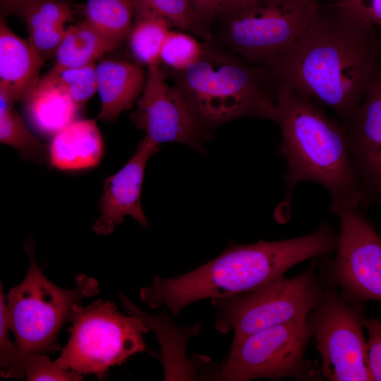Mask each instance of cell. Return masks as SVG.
Segmentation results:
<instances>
[{
    "mask_svg": "<svg viewBox=\"0 0 381 381\" xmlns=\"http://www.w3.org/2000/svg\"><path fill=\"white\" fill-rule=\"evenodd\" d=\"M381 59V32L334 6L318 9L286 53L264 68L285 84L332 109L343 125L361 104Z\"/></svg>",
    "mask_w": 381,
    "mask_h": 381,
    "instance_id": "cell-1",
    "label": "cell"
},
{
    "mask_svg": "<svg viewBox=\"0 0 381 381\" xmlns=\"http://www.w3.org/2000/svg\"><path fill=\"white\" fill-rule=\"evenodd\" d=\"M338 235L327 224L305 236L277 241L231 244L208 262L184 274L163 278L140 290L152 309L166 307L176 315L195 301L224 298L263 286L296 265L335 251Z\"/></svg>",
    "mask_w": 381,
    "mask_h": 381,
    "instance_id": "cell-2",
    "label": "cell"
},
{
    "mask_svg": "<svg viewBox=\"0 0 381 381\" xmlns=\"http://www.w3.org/2000/svg\"><path fill=\"white\" fill-rule=\"evenodd\" d=\"M274 84L277 123L282 135L279 152L287 164L283 203L289 208L295 186L312 181L327 190L334 214L357 210L365 197L353 165L344 126L329 117L310 97L285 84Z\"/></svg>",
    "mask_w": 381,
    "mask_h": 381,
    "instance_id": "cell-3",
    "label": "cell"
},
{
    "mask_svg": "<svg viewBox=\"0 0 381 381\" xmlns=\"http://www.w3.org/2000/svg\"><path fill=\"white\" fill-rule=\"evenodd\" d=\"M183 93L207 128L240 117L277 122L274 84L268 71L209 43L193 65L172 71Z\"/></svg>",
    "mask_w": 381,
    "mask_h": 381,
    "instance_id": "cell-4",
    "label": "cell"
},
{
    "mask_svg": "<svg viewBox=\"0 0 381 381\" xmlns=\"http://www.w3.org/2000/svg\"><path fill=\"white\" fill-rule=\"evenodd\" d=\"M25 249L30 266L24 279L7 295V317L10 330L16 337L18 358L2 377L23 378L27 358L35 353L60 350L59 332L70 321L75 307L86 298L97 296L98 282L87 274L75 277V286L65 289L52 282L39 267L32 239Z\"/></svg>",
    "mask_w": 381,
    "mask_h": 381,
    "instance_id": "cell-5",
    "label": "cell"
},
{
    "mask_svg": "<svg viewBox=\"0 0 381 381\" xmlns=\"http://www.w3.org/2000/svg\"><path fill=\"white\" fill-rule=\"evenodd\" d=\"M70 322L68 341L54 361L62 369L102 380L110 367L147 351L143 334L149 326L138 317L122 314L109 300L78 304Z\"/></svg>",
    "mask_w": 381,
    "mask_h": 381,
    "instance_id": "cell-6",
    "label": "cell"
},
{
    "mask_svg": "<svg viewBox=\"0 0 381 381\" xmlns=\"http://www.w3.org/2000/svg\"><path fill=\"white\" fill-rule=\"evenodd\" d=\"M326 287L312 263L294 277L283 275L253 290L211 298L218 310L215 327L223 333L234 330L231 347L236 346L265 328L307 320Z\"/></svg>",
    "mask_w": 381,
    "mask_h": 381,
    "instance_id": "cell-7",
    "label": "cell"
},
{
    "mask_svg": "<svg viewBox=\"0 0 381 381\" xmlns=\"http://www.w3.org/2000/svg\"><path fill=\"white\" fill-rule=\"evenodd\" d=\"M312 337L308 320L265 328L231 347L224 362L207 377L224 381L284 377L317 380L320 372L306 359Z\"/></svg>",
    "mask_w": 381,
    "mask_h": 381,
    "instance_id": "cell-8",
    "label": "cell"
},
{
    "mask_svg": "<svg viewBox=\"0 0 381 381\" xmlns=\"http://www.w3.org/2000/svg\"><path fill=\"white\" fill-rule=\"evenodd\" d=\"M320 0H261L255 7L229 16L223 30L231 49L249 64L266 68L303 34Z\"/></svg>",
    "mask_w": 381,
    "mask_h": 381,
    "instance_id": "cell-9",
    "label": "cell"
},
{
    "mask_svg": "<svg viewBox=\"0 0 381 381\" xmlns=\"http://www.w3.org/2000/svg\"><path fill=\"white\" fill-rule=\"evenodd\" d=\"M363 305L345 297L333 284L326 287L307 318L321 358L320 374L327 380H373L363 331Z\"/></svg>",
    "mask_w": 381,
    "mask_h": 381,
    "instance_id": "cell-10",
    "label": "cell"
},
{
    "mask_svg": "<svg viewBox=\"0 0 381 381\" xmlns=\"http://www.w3.org/2000/svg\"><path fill=\"white\" fill-rule=\"evenodd\" d=\"M339 231L329 279L353 301H381V237L357 210L337 215Z\"/></svg>",
    "mask_w": 381,
    "mask_h": 381,
    "instance_id": "cell-11",
    "label": "cell"
},
{
    "mask_svg": "<svg viewBox=\"0 0 381 381\" xmlns=\"http://www.w3.org/2000/svg\"><path fill=\"white\" fill-rule=\"evenodd\" d=\"M136 102L131 120L145 132V138L159 145L180 143L204 151L207 128L180 90L167 83L159 64L147 66L145 86Z\"/></svg>",
    "mask_w": 381,
    "mask_h": 381,
    "instance_id": "cell-12",
    "label": "cell"
},
{
    "mask_svg": "<svg viewBox=\"0 0 381 381\" xmlns=\"http://www.w3.org/2000/svg\"><path fill=\"white\" fill-rule=\"evenodd\" d=\"M355 172L365 198H381V59L367 91L344 125Z\"/></svg>",
    "mask_w": 381,
    "mask_h": 381,
    "instance_id": "cell-13",
    "label": "cell"
},
{
    "mask_svg": "<svg viewBox=\"0 0 381 381\" xmlns=\"http://www.w3.org/2000/svg\"><path fill=\"white\" fill-rule=\"evenodd\" d=\"M159 147L144 137L130 160L106 179L99 200L101 214L92 229L96 234H111L125 216L132 217L144 228H148L149 222L141 205V190L148 159Z\"/></svg>",
    "mask_w": 381,
    "mask_h": 381,
    "instance_id": "cell-14",
    "label": "cell"
},
{
    "mask_svg": "<svg viewBox=\"0 0 381 381\" xmlns=\"http://www.w3.org/2000/svg\"><path fill=\"white\" fill-rule=\"evenodd\" d=\"M44 61L31 45L0 18V95L24 102L36 89Z\"/></svg>",
    "mask_w": 381,
    "mask_h": 381,
    "instance_id": "cell-15",
    "label": "cell"
},
{
    "mask_svg": "<svg viewBox=\"0 0 381 381\" xmlns=\"http://www.w3.org/2000/svg\"><path fill=\"white\" fill-rule=\"evenodd\" d=\"M96 75L102 104L99 119L114 123L140 96L146 80L145 71L138 62L106 59L97 65Z\"/></svg>",
    "mask_w": 381,
    "mask_h": 381,
    "instance_id": "cell-16",
    "label": "cell"
},
{
    "mask_svg": "<svg viewBox=\"0 0 381 381\" xmlns=\"http://www.w3.org/2000/svg\"><path fill=\"white\" fill-rule=\"evenodd\" d=\"M102 155L103 143L95 119L75 120L53 136L49 147V163L63 170L94 167Z\"/></svg>",
    "mask_w": 381,
    "mask_h": 381,
    "instance_id": "cell-17",
    "label": "cell"
},
{
    "mask_svg": "<svg viewBox=\"0 0 381 381\" xmlns=\"http://www.w3.org/2000/svg\"><path fill=\"white\" fill-rule=\"evenodd\" d=\"M23 102L30 123L44 135L54 136L74 121L80 107L64 90L42 81Z\"/></svg>",
    "mask_w": 381,
    "mask_h": 381,
    "instance_id": "cell-18",
    "label": "cell"
},
{
    "mask_svg": "<svg viewBox=\"0 0 381 381\" xmlns=\"http://www.w3.org/2000/svg\"><path fill=\"white\" fill-rule=\"evenodd\" d=\"M72 18L70 5L64 0H49L33 6L27 13L28 39L45 61L56 56L66 32L64 25Z\"/></svg>",
    "mask_w": 381,
    "mask_h": 381,
    "instance_id": "cell-19",
    "label": "cell"
},
{
    "mask_svg": "<svg viewBox=\"0 0 381 381\" xmlns=\"http://www.w3.org/2000/svg\"><path fill=\"white\" fill-rule=\"evenodd\" d=\"M119 46L84 20L66 29L56 54V68L80 67L94 63Z\"/></svg>",
    "mask_w": 381,
    "mask_h": 381,
    "instance_id": "cell-20",
    "label": "cell"
},
{
    "mask_svg": "<svg viewBox=\"0 0 381 381\" xmlns=\"http://www.w3.org/2000/svg\"><path fill=\"white\" fill-rule=\"evenodd\" d=\"M83 14L85 20L120 47L133 27L134 0H87Z\"/></svg>",
    "mask_w": 381,
    "mask_h": 381,
    "instance_id": "cell-21",
    "label": "cell"
},
{
    "mask_svg": "<svg viewBox=\"0 0 381 381\" xmlns=\"http://www.w3.org/2000/svg\"><path fill=\"white\" fill-rule=\"evenodd\" d=\"M13 104L0 95V141L13 147L23 159L44 163L49 160V148L30 131Z\"/></svg>",
    "mask_w": 381,
    "mask_h": 381,
    "instance_id": "cell-22",
    "label": "cell"
},
{
    "mask_svg": "<svg viewBox=\"0 0 381 381\" xmlns=\"http://www.w3.org/2000/svg\"><path fill=\"white\" fill-rule=\"evenodd\" d=\"M155 15L166 19L171 25L212 40L207 23L198 14L190 0H134V17Z\"/></svg>",
    "mask_w": 381,
    "mask_h": 381,
    "instance_id": "cell-23",
    "label": "cell"
},
{
    "mask_svg": "<svg viewBox=\"0 0 381 381\" xmlns=\"http://www.w3.org/2000/svg\"><path fill=\"white\" fill-rule=\"evenodd\" d=\"M128 36L129 49L138 63L147 65L159 64L160 53L171 24L155 15L134 17Z\"/></svg>",
    "mask_w": 381,
    "mask_h": 381,
    "instance_id": "cell-24",
    "label": "cell"
},
{
    "mask_svg": "<svg viewBox=\"0 0 381 381\" xmlns=\"http://www.w3.org/2000/svg\"><path fill=\"white\" fill-rule=\"evenodd\" d=\"M96 66L92 63L80 67H53L40 81L61 88L80 107L97 91Z\"/></svg>",
    "mask_w": 381,
    "mask_h": 381,
    "instance_id": "cell-25",
    "label": "cell"
},
{
    "mask_svg": "<svg viewBox=\"0 0 381 381\" xmlns=\"http://www.w3.org/2000/svg\"><path fill=\"white\" fill-rule=\"evenodd\" d=\"M203 51L204 43L193 36L170 30L162 46L159 60L172 71H181L197 62Z\"/></svg>",
    "mask_w": 381,
    "mask_h": 381,
    "instance_id": "cell-26",
    "label": "cell"
},
{
    "mask_svg": "<svg viewBox=\"0 0 381 381\" xmlns=\"http://www.w3.org/2000/svg\"><path fill=\"white\" fill-rule=\"evenodd\" d=\"M25 377L28 381L62 380L80 381L83 375L72 370L58 367L48 356L35 353L29 356L24 365Z\"/></svg>",
    "mask_w": 381,
    "mask_h": 381,
    "instance_id": "cell-27",
    "label": "cell"
},
{
    "mask_svg": "<svg viewBox=\"0 0 381 381\" xmlns=\"http://www.w3.org/2000/svg\"><path fill=\"white\" fill-rule=\"evenodd\" d=\"M333 6L346 16L381 29V0H339Z\"/></svg>",
    "mask_w": 381,
    "mask_h": 381,
    "instance_id": "cell-28",
    "label": "cell"
},
{
    "mask_svg": "<svg viewBox=\"0 0 381 381\" xmlns=\"http://www.w3.org/2000/svg\"><path fill=\"white\" fill-rule=\"evenodd\" d=\"M10 330L7 317L6 296L0 283V368L3 376L16 363L18 358V349L9 338Z\"/></svg>",
    "mask_w": 381,
    "mask_h": 381,
    "instance_id": "cell-29",
    "label": "cell"
},
{
    "mask_svg": "<svg viewBox=\"0 0 381 381\" xmlns=\"http://www.w3.org/2000/svg\"><path fill=\"white\" fill-rule=\"evenodd\" d=\"M368 332V365L373 380L381 381V322L377 318L364 320Z\"/></svg>",
    "mask_w": 381,
    "mask_h": 381,
    "instance_id": "cell-30",
    "label": "cell"
},
{
    "mask_svg": "<svg viewBox=\"0 0 381 381\" xmlns=\"http://www.w3.org/2000/svg\"><path fill=\"white\" fill-rule=\"evenodd\" d=\"M46 1L49 0H0L1 16H13L24 20L30 9Z\"/></svg>",
    "mask_w": 381,
    "mask_h": 381,
    "instance_id": "cell-31",
    "label": "cell"
},
{
    "mask_svg": "<svg viewBox=\"0 0 381 381\" xmlns=\"http://www.w3.org/2000/svg\"><path fill=\"white\" fill-rule=\"evenodd\" d=\"M261 0H218L219 13L226 16L241 13L255 7Z\"/></svg>",
    "mask_w": 381,
    "mask_h": 381,
    "instance_id": "cell-32",
    "label": "cell"
},
{
    "mask_svg": "<svg viewBox=\"0 0 381 381\" xmlns=\"http://www.w3.org/2000/svg\"><path fill=\"white\" fill-rule=\"evenodd\" d=\"M193 7L207 23L212 17L219 13L218 0H190Z\"/></svg>",
    "mask_w": 381,
    "mask_h": 381,
    "instance_id": "cell-33",
    "label": "cell"
}]
</instances>
